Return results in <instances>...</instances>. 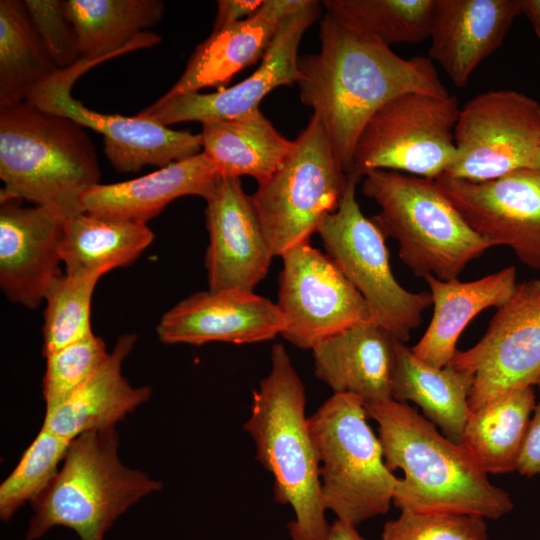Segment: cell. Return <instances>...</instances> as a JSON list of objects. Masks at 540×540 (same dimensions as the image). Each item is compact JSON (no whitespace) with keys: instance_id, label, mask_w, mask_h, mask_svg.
I'll return each instance as SVG.
<instances>
[{"instance_id":"obj_1","label":"cell","mask_w":540,"mask_h":540,"mask_svg":"<svg viewBox=\"0 0 540 540\" xmlns=\"http://www.w3.org/2000/svg\"><path fill=\"white\" fill-rule=\"evenodd\" d=\"M319 36V52L299 58L300 100L320 120L347 174L364 126L383 105L412 92L449 95L429 57H400L328 12Z\"/></svg>"},{"instance_id":"obj_2","label":"cell","mask_w":540,"mask_h":540,"mask_svg":"<svg viewBox=\"0 0 540 540\" xmlns=\"http://www.w3.org/2000/svg\"><path fill=\"white\" fill-rule=\"evenodd\" d=\"M378 424L387 467L402 470L393 504L401 511L498 519L513 509L509 494L492 484L460 444L417 410L395 399L365 404Z\"/></svg>"},{"instance_id":"obj_3","label":"cell","mask_w":540,"mask_h":540,"mask_svg":"<svg viewBox=\"0 0 540 540\" xmlns=\"http://www.w3.org/2000/svg\"><path fill=\"white\" fill-rule=\"evenodd\" d=\"M305 404L302 380L284 346L275 344L270 372L253 391L244 429L257 460L273 475L275 501L293 510L291 540H325L330 524Z\"/></svg>"},{"instance_id":"obj_4","label":"cell","mask_w":540,"mask_h":540,"mask_svg":"<svg viewBox=\"0 0 540 540\" xmlns=\"http://www.w3.org/2000/svg\"><path fill=\"white\" fill-rule=\"evenodd\" d=\"M0 178V201L25 199L68 219L84 212L82 197L101 171L82 125L24 101L0 108Z\"/></svg>"},{"instance_id":"obj_5","label":"cell","mask_w":540,"mask_h":540,"mask_svg":"<svg viewBox=\"0 0 540 540\" xmlns=\"http://www.w3.org/2000/svg\"><path fill=\"white\" fill-rule=\"evenodd\" d=\"M161 487L121 463L115 428L84 433L71 442L57 476L32 503L25 540L56 526L72 529L80 540H103L121 514Z\"/></svg>"},{"instance_id":"obj_6","label":"cell","mask_w":540,"mask_h":540,"mask_svg":"<svg viewBox=\"0 0 540 540\" xmlns=\"http://www.w3.org/2000/svg\"><path fill=\"white\" fill-rule=\"evenodd\" d=\"M362 193L379 207L371 219L399 244V257L418 277L451 280L492 245L475 233L435 180L391 170L363 175Z\"/></svg>"},{"instance_id":"obj_7","label":"cell","mask_w":540,"mask_h":540,"mask_svg":"<svg viewBox=\"0 0 540 540\" xmlns=\"http://www.w3.org/2000/svg\"><path fill=\"white\" fill-rule=\"evenodd\" d=\"M367 417L365 403L351 394H333L308 417L324 505L356 526L388 512L399 479Z\"/></svg>"},{"instance_id":"obj_8","label":"cell","mask_w":540,"mask_h":540,"mask_svg":"<svg viewBox=\"0 0 540 540\" xmlns=\"http://www.w3.org/2000/svg\"><path fill=\"white\" fill-rule=\"evenodd\" d=\"M348 174L316 116L290 156L250 195L273 257L310 242L341 200Z\"/></svg>"},{"instance_id":"obj_9","label":"cell","mask_w":540,"mask_h":540,"mask_svg":"<svg viewBox=\"0 0 540 540\" xmlns=\"http://www.w3.org/2000/svg\"><path fill=\"white\" fill-rule=\"evenodd\" d=\"M362 176L348 174L337 209L318 228L327 255L366 301L373 322L405 343L432 305L429 292L414 293L395 279L385 235L367 218L356 199Z\"/></svg>"},{"instance_id":"obj_10","label":"cell","mask_w":540,"mask_h":540,"mask_svg":"<svg viewBox=\"0 0 540 540\" xmlns=\"http://www.w3.org/2000/svg\"><path fill=\"white\" fill-rule=\"evenodd\" d=\"M460 107L455 96L406 93L383 105L364 126L353 171L391 170L436 180L455 156Z\"/></svg>"},{"instance_id":"obj_11","label":"cell","mask_w":540,"mask_h":540,"mask_svg":"<svg viewBox=\"0 0 540 540\" xmlns=\"http://www.w3.org/2000/svg\"><path fill=\"white\" fill-rule=\"evenodd\" d=\"M455 156L444 177L471 182L534 168L540 147V103L516 90H489L462 108Z\"/></svg>"},{"instance_id":"obj_12","label":"cell","mask_w":540,"mask_h":540,"mask_svg":"<svg viewBox=\"0 0 540 540\" xmlns=\"http://www.w3.org/2000/svg\"><path fill=\"white\" fill-rule=\"evenodd\" d=\"M282 258L276 302L285 320L281 336L311 350L322 340L373 321L370 309L336 263L311 246L297 245Z\"/></svg>"},{"instance_id":"obj_13","label":"cell","mask_w":540,"mask_h":540,"mask_svg":"<svg viewBox=\"0 0 540 540\" xmlns=\"http://www.w3.org/2000/svg\"><path fill=\"white\" fill-rule=\"evenodd\" d=\"M104 61L80 59L69 68L59 69L26 101L102 134L106 157L121 173L136 172L146 165L161 168L201 153V134L172 130L138 114L133 117L103 114L74 99L71 94L73 84Z\"/></svg>"},{"instance_id":"obj_14","label":"cell","mask_w":540,"mask_h":540,"mask_svg":"<svg viewBox=\"0 0 540 540\" xmlns=\"http://www.w3.org/2000/svg\"><path fill=\"white\" fill-rule=\"evenodd\" d=\"M450 364L473 375L470 411L534 386L540 375V280L517 284L484 336L471 348L457 351Z\"/></svg>"},{"instance_id":"obj_15","label":"cell","mask_w":540,"mask_h":540,"mask_svg":"<svg viewBox=\"0 0 540 540\" xmlns=\"http://www.w3.org/2000/svg\"><path fill=\"white\" fill-rule=\"evenodd\" d=\"M435 182L475 233L540 270V170L519 169L483 182L444 176Z\"/></svg>"},{"instance_id":"obj_16","label":"cell","mask_w":540,"mask_h":540,"mask_svg":"<svg viewBox=\"0 0 540 540\" xmlns=\"http://www.w3.org/2000/svg\"><path fill=\"white\" fill-rule=\"evenodd\" d=\"M320 15L319 2L308 3L286 17L266 50L260 66L247 78L212 93L194 92L170 100L158 99L138 115L161 125L230 120L259 108L274 89L300 79L298 48L305 31Z\"/></svg>"},{"instance_id":"obj_17","label":"cell","mask_w":540,"mask_h":540,"mask_svg":"<svg viewBox=\"0 0 540 540\" xmlns=\"http://www.w3.org/2000/svg\"><path fill=\"white\" fill-rule=\"evenodd\" d=\"M66 220L51 207L0 201V287L11 302L37 308L63 276L60 244Z\"/></svg>"},{"instance_id":"obj_18","label":"cell","mask_w":540,"mask_h":540,"mask_svg":"<svg viewBox=\"0 0 540 540\" xmlns=\"http://www.w3.org/2000/svg\"><path fill=\"white\" fill-rule=\"evenodd\" d=\"M205 200L209 290L253 292L266 276L273 255L250 195L239 178L222 177Z\"/></svg>"},{"instance_id":"obj_19","label":"cell","mask_w":540,"mask_h":540,"mask_svg":"<svg viewBox=\"0 0 540 540\" xmlns=\"http://www.w3.org/2000/svg\"><path fill=\"white\" fill-rule=\"evenodd\" d=\"M285 320L276 303L254 292L200 291L161 317L157 335L166 344H249L281 335Z\"/></svg>"},{"instance_id":"obj_20","label":"cell","mask_w":540,"mask_h":540,"mask_svg":"<svg viewBox=\"0 0 540 540\" xmlns=\"http://www.w3.org/2000/svg\"><path fill=\"white\" fill-rule=\"evenodd\" d=\"M519 14L518 0H435L429 58L463 87L502 45Z\"/></svg>"},{"instance_id":"obj_21","label":"cell","mask_w":540,"mask_h":540,"mask_svg":"<svg viewBox=\"0 0 540 540\" xmlns=\"http://www.w3.org/2000/svg\"><path fill=\"white\" fill-rule=\"evenodd\" d=\"M309 0H266L246 19L213 30L188 59L178 81L159 99L223 88L235 74L262 59L282 21Z\"/></svg>"},{"instance_id":"obj_22","label":"cell","mask_w":540,"mask_h":540,"mask_svg":"<svg viewBox=\"0 0 540 540\" xmlns=\"http://www.w3.org/2000/svg\"><path fill=\"white\" fill-rule=\"evenodd\" d=\"M398 339L373 321L330 336L312 349L314 372L334 394L365 404L392 398Z\"/></svg>"},{"instance_id":"obj_23","label":"cell","mask_w":540,"mask_h":540,"mask_svg":"<svg viewBox=\"0 0 540 540\" xmlns=\"http://www.w3.org/2000/svg\"><path fill=\"white\" fill-rule=\"evenodd\" d=\"M221 178L213 161L201 152L138 178L97 184L84 194L81 205L96 216L147 224L177 198L207 199Z\"/></svg>"},{"instance_id":"obj_24","label":"cell","mask_w":540,"mask_h":540,"mask_svg":"<svg viewBox=\"0 0 540 540\" xmlns=\"http://www.w3.org/2000/svg\"><path fill=\"white\" fill-rule=\"evenodd\" d=\"M424 279L430 289L433 316L411 350L418 359L437 368L450 364L458 351V338L469 322L489 307L504 305L517 286L514 266L469 282L434 276Z\"/></svg>"},{"instance_id":"obj_25","label":"cell","mask_w":540,"mask_h":540,"mask_svg":"<svg viewBox=\"0 0 540 540\" xmlns=\"http://www.w3.org/2000/svg\"><path fill=\"white\" fill-rule=\"evenodd\" d=\"M135 341V334L121 335L97 372L64 403L46 411L42 427L73 441L87 432L114 428L148 401L150 387H133L121 371Z\"/></svg>"},{"instance_id":"obj_26","label":"cell","mask_w":540,"mask_h":540,"mask_svg":"<svg viewBox=\"0 0 540 540\" xmlns=\"http://www.w3.org/2000/svg\"><path fill=\"white\" fill-rule=\"evenodd\" d=\"M63 6L75 30L80 59L109 60L161 41L147 31L164 15L160 0H63Z\"/></svg>"},{"instance_id":"obj_27","label":"cell","mask_w":540,"mask_h":540,"mask_svg":"<svg viewBox=\"0 0 540 540\" xmlns=\"http://www.w3.org/2000/svg\"><path fill=\"white\" fill-rule=\"evenodd\" d=\"M202 149L222 177L265 182L290 156L295 140L282 136L260 109L240 117L202 124Z\"/></svg>"},{"instance_id":"obj_28","label":"cell","mask_w":540,"mask_h":540,"mask_svg":"<svg viewBox=\"0 0 540 540\" xmlns=\"http://www.w3.org/2000/svg\"><path fill=\"white\" fill-rule=\"evenodd\" d=\"M473 375L448 364L431 366L418 359L411 348L397 341L392 398L418 405L424 417L450 440L460 443L469 408Z\"/></svg>"},{"instance_id":"obj_29","label":"cell","mask_w":540,"mask_h":540,"mask_svg":"<svg viewBox=\"0 0 540 540\" xmlns=\"http://www.w3.org/2000/svg\"><path fill=\"white\" fill-rule=\"evenodd\" d=\"M535 405L533 386H528L470 411L460 446L487 475L517 471Z\"/></svg>"},{"instance_id":"obj_30","label":"cell","mask_w":540,"mask_h":540,"mask_svg":"<svg viewBox=\"0 0 540 540\" xmlns=\"http://www.w3.org/2000/svg\"><path fill=\"white\" fill-rule=\"evenodd\" d=\"M146 223L79 213L65 221L60 244L65 274H100L133 263L152 243Z\"/></svg>"},{"instance_id":"obj_31","label":"cell","mask_w":540,"mask_h":540,"mask_svg":"<svg viewBox=\"0 0 540 540\" xmlns=\"http://www.w3.org/2000/svg\"><path fill=\"white\" fill-rule=\"evenodd\" d=\"M59 68L48 53L24 1H0V108L27 100Z\"/></svg>"},{"instance_id":"obj_32","label":"cell","mask_w":540,"mask_h":540,"mask_svg":"<svg viewBox=\"0 0 540 540\" xmlns=\"http://www.w3.org/2000/svg\"><path fill=\"white\" fill-rule=\"evenodd\" d=\"M331 13L386 45L429 39L435 0H325Z\"/></svg>"},{"instance_id":"obj_33","label":"cell","mask_w":540,"mask_h":540,"mask_svg":"<svg viewBox=\"0 0 540 540\" xmlns=\"http://www.w3.org/2000/svg\"><path fill=\"white\" fill-rule=\"evenodd\" d=\"M100 274L63 275L49 291L43 322V354L93 334L91 303Z\"/></svg>"},{"instance_id":"obj_34","label":"cell","mask_w":540,"mask_h":540,"mask_svg":"<svg viewBox=\"0 0 540 540\" xmlns=\"http://www.w3.org/2000/svg\"><path fill=\"white\" fill-rule=\"evenodd\" d=\"M69 441L42 427L0 486V518L9 520L25 503H34L49 487L66 456Z\"/></svg>"},{"instance_id":"obj_35","label":"cell","mask_w":540,"mask_h":540,"mask_svg":"<svg viewBox=\"0 0 540 540\" xmlns=\"http://www.w3.org/2000/svg\"><path fill=\"white\" fill-rule=\"evenodd\" d=\"M109 352L94 333L46 355L43 397L46 411L69 399L100 368Z\"/></svg>"},{"instance_id":"obj_36","label":"cell","mask_w":540,"mask_h":540,"mask_svg":"<svg viewBox=\"0 0 540 540\" xmlns=\"http://www.w3.org/2000/svg\"><path fill=\"white\" fill-rule=\"evenodd\" d=\"M381 540H488L485 518L401 511L385 523Z\"/></svg>"},{"instance_id":"obj_37","label":"cell","mask_w":540,"mask_h":540,"mask_svg":"<svg viewBox=\"0 0 540 540\" xmlns=\"http://www.w3.org/2000/svg\"><path fill=\"white\" fill-rule=\"evenodd\" d=\"M32 23L59 69L80 60L75 30L68 20L63 0H25Z\"/></svg>"},{"instance_id":"obj_38","label":"cell","mask_w":540,"mask_h":540,"mask_svg":"<svg viewBox=\"0 0 540 540\" xmlns=\"http://www.w3.org/2000/svg\"><path fill=\"white\" fill-rule=\"evenodd\" d=\"M517 471L527 477L540 474V399L535 405L529 422Z\"/></svg>"},{"instance_id":"obj_39","label":"cell","mask_w":540,"mask_h":540,"mask_svg":"<svg viewBox=\"0 0 540 540\" xmlns=\"http://www.w3.org/2000/svg\"><path fill=\"white\" fill-rule=\"evenodd\" d=\"M263 4L262 0H219L213 30L246 19Z\"/></svg>"},{"instance_id":"obj_40","label":"cell","mask_w":540,"mask_h":540,"mask_svg":"<svg viewBox=\"0 0 540 540\" xmlns=\"http://www.w3.org/2000/svg\"><path fill=\"white\" fill-rule=\"evenodd\" d=\"M325 540H365L356 525L337 519L330 525Z\"/></svg>"},{"instance_id":"obj_41","label":"cell","mask_w":540,"mask_h":540,"mask_svg":"<svg viewBox=\"0 0 540 540\" xmlns=\"http://www.w3.org/2000/svg\"><path fill=\"white\" fill-rule=\"evenodd\" d=\"M520 14L531 23L533 31L540 39V0H518Z\"/></svg>"},{"instance_id":"obj_42","label":"cell","mask_w":540,"mask_h":540,"mask_svg":"<svg viewBox=\"0 0 540 540\" xmlns=\"http://www.w3.org/2000/svg\"><path fill=\"white\" fill-rule=\"evenodd\" d=\"M535 169L540 170V147L536 156Z\"/></svg>"},{"instance_id":"obj_43","label":"cell","mask_w":540,"mask_h":540,"mask_svg":"<svg viewBox=\"0 0 540 540\" xmlns=\"http://www.w3.org/2000/svg\"><path fill=\"white\" fill-rule=\"evenodd\" d=\"M535 385L539 388V391H540V375H539Z\"/></svg>"}]
</instances>
